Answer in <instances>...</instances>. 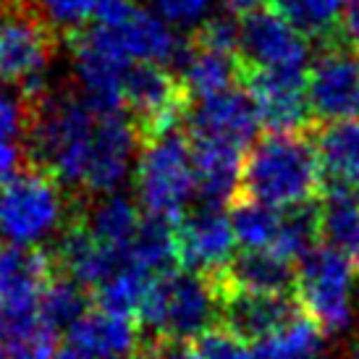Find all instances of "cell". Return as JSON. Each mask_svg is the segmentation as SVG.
<instances>
[{"label":"cell","mask_w":359,"mask_h":359,"mask_svg":"<svg viewBox=\"0 0 359 359\" xmlns=\"http://www.w3.org/2000/svg\"><path fill=\"white\" fill-rule=\"evenodd\" d=\"M140 126L126 110H100L84 95L50 97L32 121V152L69 187L113 194L137 163Z\"/></svg>","instance_id":"obj_1"},{"label":"cell","mask_w":359,"mask_h":359,"mask_svg":"<svg viewBox=\"0 0 359 359\" xmlns=\"http://www.w3.org/2000/svg\"><path fill=\"white\" fill-rule=\"evenodd\" d=\"M241 189L270 208L312 205L323 189V165L315 140L304 131H270L252 144L244 160Z\"/></svg>","instance_id":"obj_2"},{"label":"cell","mask_w":359,"mask_h":359,"mask_svg":"<svg viewBox=\"0 0 359 359\" xmlns=\"http://www.w3.org/2000/svg\"><path fill=\"white\" fill-rule=\"evenodd\" d=\"M223 312V291L200 273L168 270L152 278L140 304V320L160 341H194Z\"/></svg>","instance_id":"obj_3"},{"label":"cell","mask_w":359,"mask_h":359,"mask_svg":"<svg viewBox=\"0 0 359 359\" xmlns=\"http://www.w3.org/2000/svg\"><path fill=\"white\" fill-rule=\"evenodd\" d=\"M134 187L144 215L179 223L197 194L189 137L179 129L150 137L137 158Z\"/></svg>","instance_id":"obj_4"},{"label":"cell","mask_w":359,"mask_h":359,"mask_svg":"<svg viewBox=\"0 0 359 359\" xmlns=\"http://www.w3.org/2000/svg\"><path fill=\"white\" fill-rule=\"evenodd\" d=\"M90 32L129 63H181L187 48L176 27L137 0H97Z\"/></svg>","instance_id":"obj_5"},{"label":"cell","mask_w":359,"mask_h":359,"mask_svg":"<svg viewBox=\"0 0 359 359\" xmlns=\"http://www.w3.org/2000/svg\"><path fill=\"white\" fill-rule=\"evenodd\" d=\"M66 215L58 179L45 168L19 170L0 189V244L40 247Z\"/></svg>","instance_id":"obj_6"},{"label":"cell","mask_w":359,"mask_h":359,"mask_svg":"<svg viewBox=\"0 0 359 359\" xmlns=\"http://www.w3.org/2000/svg\"><path fill=\"white\" fill-rule=\"evenodd\" d=\"M357 265L330 247L312 250L297 270V302L304 318L323 333H341L354 318V280Z\"/></svg>","instance_id":"obj_7"},{"label":"cell","mask_w":359,"mask_h":359,"mask_svg":"<svg viewBox=\"0 0 359 359\" xmlns=\"http://www.w3.org/2000/svg\"><path fill=\"white\" fill-rule=\"evenodd\" d=\"M53 58V37L37 16L24 11L0 13V81L40 97Z\"/></svg>","instance_id":"obj_8"},{"label":"cell","mask_w":359,"mask_h":359,"mask_svg":"<svg viewBox=\"0 0 359 359\" xmlns=\"http://www.w3.org/2000/svg\"><path fill=\"white\" fill-rule=\"evenodd\" d=\"M176 250H179V262L187 270L220 280L231 268L236 250L231 215H226L215 205L194 210L191 215L179 220Z\"/></svg>","instance_id":"obj_9"},{"label":"cell","mask_w":359,"mask_h":359,"mask_svg":"<svg viewBox=\"0 0 359 359\" xmlns=\"http://www.w3.org/2000/svg\"><path fill=\"white\" fill-rule=\"evenodd\" d=\"M307 37L276 8H259L239 24V55L244 69H304Z\"/></svg>","instance_id":"obj_10"},{"label":"cell","mask_w":359,"mask_h":359,"mask_svg":"<svg viewBox=\"0 0 359 359\" xmlns=\"http://www.w3.org/2000/svg\"><path fill=\"white\" fill-rule=\"evenodd\" d=\"M247 92L270 131H304L309 118L304 69H244Z\"/></svg>","instance_id":"obj_11"},{"label":"cell","mask_w":359,"mask_h":359,"mask_svg":"<svg viewBox=\"0 0 359 359\" xmlns=\"http://www.w3.org/2000/svg\"><path fill=\"white\" fill-rule=\"evenodd\" d=\"M71 60L74 74L81 84V95L100 110H126L123 90H126V74L134 63L123 60L113 53L102 40L87 29H76L71 42Z\"/></svg>","instance_id":"obj_12"},{"label":"cell","mask_w":359,"mask_h":359,"mask_svg":"<svg viewBox=\"0 0 359 359\" xmlns=\"http://www.w3.org/2000/svg\"><path fill=\"white\" fill-rule=\"evenodd\" d=\"M309 110L323 121L359 116V63L344 48H328L307 74Z\"/></svg>","instance_id":"obj_13"},{"label":"cell","mask_w":359,"mask_h":359,"mask_svg":"<svg viewBox=\"0 0 359 359\" xmlns=\"http://www.w3.org/2000/svg\"><path fill=\"white\" fill-rule=\"evenodd\" d=\"M187 121H189L191 137L226 142V144H233L241 150L255 142L259 126H262L252 95L239 87H231L220 95L197 100Z\"/></svg>","instance_id":"obj_14"},{"label":"cell","mask_w":359,"mask_h":359,"mask_svg":"<svg viewBox=\"0 0 359 359\" xmlns=\"http://www.w3.org/2000/svg\"><path fill=\"white\" fill-rule=\"evenodd\" d=\"M223 291V289H220ZM223 320L244 341H262L278 333L297 318V304L289 294H252V291H223Z\"/></svg>","instance_id":"obj_15"},{"label":"cell","mask_w":359,"mask_h":359,"mask_svg":"<svg viewBox=\"0 0 359 359\" xmlns=\"http://www.w3.org/2000/svg\"><path fill=\"white\" fill-rule=\"evenodd\" d=\"M71 346L92 359H131L140 349V330L131 315L97 307L87 309L69 328Z\"/></svg>","instance_id":"obj_16"},{"label":"cell","mask_w":359,"mask_h":359,"mask_svg":"<svg viewBox=\"0 0 359 359\" xmlns=\"http://www.w3.org/2000/svg\"><path fill=\"white\" fill-rule=\"evenodd\" d=\"M191 160H194L197 194L205 205L220 208L236 197V191L241 189V176H244L241 147L191 137Z\"/></svg>","instance_id":"obj_17"},{"label":"cell","mask_w":359,"mask_h":359,"mask_svg":"<svg viewBox=\"0 0 359 359\" xmlns=\"http://www.w3.org/2000/svg\"><path fill=\"white\" fill-rule=\"evenodd\" d=\"M60 268L66 270V276L79 280L87 289H100L102 283L123 265V255L105 247L84 220H76L60 239Z\"/></svg>","instance_id":"obj_18"},{"label":"cell","mask_w":359,"mask_h":359,"mask_svg":"<svg viewBox=\"0 0 359 359\" xmlns=\"http://www.w3.org/2000/svg\"><path fill=\"white\" fill-rule=\"evenodd\" d=\"M318 158L330 189H359V118L328 121L318 131Z\"/></svg>","instance_id":"obj_19"},{"label":"cell","mask_w":359,"mask_h":359,"mask_svg":"<svg viewBox=\"0 0 359 359\" xmlns=\"http://www.w3.org/2000/svg\"><path fill=\"white\" fill-rule=\"evenodd\" d=\"M181 81L194 100L212 97L244 81V60L236 53L210 50L191 42L181 58Z\"/></svg>","instance_id":"obj_20"},{"label":"cell","mask_w":359,"mask_h":359,"mask_svg":"<svg viewBox=\"0 0 359 359\" xmlns=\"http://www.w3.org/2000/svg\"><path fill=\"white\" fill-rule=\"evenodd\" d=\"M220 289L252 291V294H289L297 283L294 262L270 250L247 252L231 262L226 276L215 280Z\"/></svg>","instance_id":"obj_21"},{"label":"cell","mask_w":359,"mask_h":359,"mask_svg":"<svg viewBox=\"0 0 359 359\" xmlns=\"http://www.w3.org/2000/svg\"><path fill=\"white\" fill-rule=\"evenodd\" d=\"M320 236L325 247L354 262L359 268V197L349 189H328L318 208Z\"/></svg>","instance_id":"obj_22"},{"label":"cell","mask_w":359,"mask_h":359,"mask_svg":"<svg viewBox=\"0 0 359 359\" xmlns=\"http://www.w3.org/2000/svg\"><path fill=\"white\" fill-rule=\"evenodd\" d=\"M142 212L137 210V205L123 197V194H102V200L92 208L90 218L84 220L87 229L97 236V239L116 250L118 255L126 257V250L131 247L134 236L142 229Z\"/></svg>","instance_id":"obj_23"},{"label":"cell","mask_w":359,"mask_h":359,"mask_svg":"<svg viewBox=\"0 0 359 359\" xmlns=\"http://www.w3.org/2000/svg\"><path fill=\"white\" fill-rule=\"evenodd\" d=\"M255 359H325L323 349V330L309 318L291 320L278 333L257 341Z\"/></svg>","instance_id":"obj_24"},{"label":"cell","mask_w":359,"mask_h":359,"mask_svg":"<svg viewBox=\"0 0 359 359\" xmlns=\"http://www.w3.org/2000/svg\"><path fill=\"white\" fill-rule=\"evenodd\" d=\"M283 215L278 208H270L257 200H241L231 210V226L236 233V244H241L247 252L273 250L280 233Z\"/></svg>","instance_id":"obj_25"},{"label":"cell","mask_w":359,"mask_h":359,"mask_svg":"<svg viewBox=\"0 0 359 359\" xmlns=\"http://www.w3.org/2000/svg\"><path fill=\"white\" fill-rule=\"evenodd\" d=\"M294 29L312 40H330L341 24V0H270Z\"/></svg>","instance_id":"obj_26"},{"label":"cell","mask_w":359,"mask_h":359,"mask_svg":"<svg viewBox=\"0 0 359 359\" xmlns=\"http://www.w3.org/2000/svg\"><path fill=\"white\" fill-rule=\"evenodd\" d=\"M84 312H87V294L79 280L63 276L48 283L40 302V315L53 330H69Z\"/></svg>","instance_id":"obj_27"},{"label":"cell","mask_w":359,"mask_h":359,"mask_svg":"<svg viewBox=\"0 0 359 359\" xmlns=\"http://www.w3.org/2000/svg\"><path fill=\"white\" fill-rule=\"evenodd\" d=\"M320 236V220H318V210H312L309 205L304 208H294L289 215H283V223H280V233L276 247L270 252L280 255L289 262H297V259H304L309 252L315 250V239Z\"/></svg>","instance_id":"obj_28"},{"label":"cell","mask_w":359,"mask_h":359,"mask_svg":"<svg viewBox=\"0 0 359 359\" xmlns=\"http://www.w3.org/2000/svg\"><path fill=\"white\" fill-rule=\"evenodd\" d=\"M179 359H255V351L250 349V341L223 325L205 330L189 349L179 351Z\"/></svg>","instance_id":"obj_29"},{"label":"cell","mask_w":359,"mask_h":359,"mask_svg":"<svg viewBox=\"0 0 359 359\" xmlns=\"http://www.w3.org/2000/svg\"><path fill=\"white\" fill-rule=\"evenodd\" d=\"M194 45L210 48L220 53H236L239 55V24H233L229 16L205 19L194 32Z\"/></svg>","instance_id":"obj_30"},{"label":"cell","mask_w":359,"mask_h":359,"mask_svg":"<svg viewBox=\"0 0 359 359\" xmlns=\"http://www.w3.org/2000/svg\"><path fill=\"white\" fill-rule=\"evenodd\" d=\"M152 6L170 27H200L212 0H152Z\"/></svg>","instance_id":"obj_31"},{"label":"cell","mask_w":359,"mask_h":359,"mask_svg":"<svg viewBox=\"0 0 359 359\" xmlns=\"http://www.w3.org/2000/svg\"><path fill=\"white\" fill-rule=\"evenodd\" d=\"M24 123H27L24 102L6 84H0V144H11L19 140Z\"/></svg>","instance_id":"obj_32"},{"label":"cell","mask_w":359,"mask_h":359,"mask_svg":"<svg viewBox=\"0 0 359 359\" xmlns=\"http://www.w3.org/2000/svg\"><path fill=\"white\" fill-rule=\"evenodd\" d=\"M339 34L349 50H359V0H349L341 13Z\"/></svg>","instance_id":"obj_33"},{"label":"cell","mask_w":359,"mask_h":359,"mask_svg":"<svg viewBox=\"0 0 359 359\" xmlns=\"http://www.w3.org/2000/svg\"><path fill=\"white\" fill-rule=\"evenodd\" d=\"M19 170H21V150L16 147V142L0 144V189H3Z\"/></svg>","instance_id":"obj_34"},{"label":"cell","mask_w":359,"mask_h":359,"mask_svg":"<svg viewBox=\"0 0 359 359\" xmlns=\"http://www.w3.org/2000/svg\"><path fill=\"white\" fill-rule=\"evenodd\" d=\"M220 3L226 6V11H231V13H241V16H247V13L259 11L262 6H265V0H220Z\"/></svg>","instance_id":"obj_35"},{"label":"cell","mask_w":359,"mask_h":359,"mask_svg":"<svg viewBox=\"0 0 359 359\" xmlns=\"http://www.w3.org/2000/svg\"><path fill=\"white\" fill-rule=\"evenodd\" d=\"M131 359H179V351H168L165 346H152V349L142 351Z\"/></svg>","instance_id":"obj_36"},{"label":"cell","mask_w":359,"mask_h":359,"mask_svg":"<svg viewBox=\"0 0 359 359\" xmlns=\"http://www.w3.org/2000/svg\"><path fill=\"white\" fill-rule=\"evenodd\" d=\"M50 359H92V357L90 354H84L81 349H76V346H66V349L55 351Z\"/></svg>","instance_id":"obj_37"},{"label":"cell","mask_w":359,"mask_h":359,"mask_svg":"<svg viewBox=\"0 0 359 359\" xmlns=\"http://www.w3.org/2000/svg\"><path fill=\"white\" fill-rule=\"evenodd\" d=\"M0 359H11V354L6 351V346H3V344H0Z\"/></svg>","instance_id":"obj_38"},{"label":"cell","mask_w":359,"mask_h":359,"mask_svg":"<svg viewBox=\"0 0 359 359\" xmlns=\"http://www.w3.org/2000/svg\"><path fill=\"white\" fill-rule=\"evenodd\" d=\"M354 359H359V339H357V344H354Z\"/></svg>","instance_id":"obj_39"}]
</instances>
